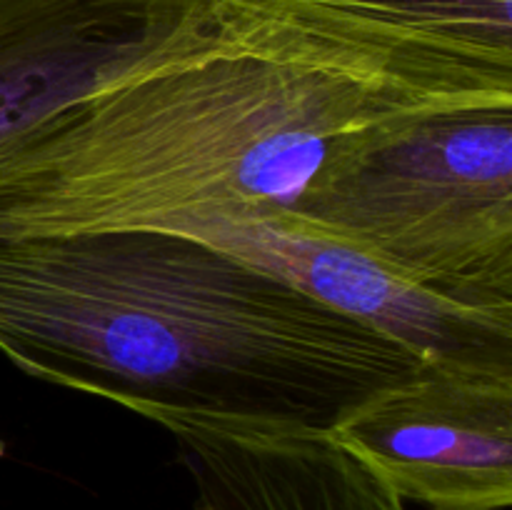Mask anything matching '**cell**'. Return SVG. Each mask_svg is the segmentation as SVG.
I'll return each instance as SVG.
<instances>
[{"label":"cell","mask_w":512,"mask_h":510,"mask_svg":"<svg viewBox=\"0 0 512 510\" xmlns=\"http://www.w3.org/2000/svg\"><path fill=\"white\" fill-rule=\"evenodd\" d=\"M450 108L468 105L403 88L243 0H220L173 48L0 143V235L290 208L365 135Z\"/></svg>","instance_id":"obj_1"},{"label":"cell","mask_w":512,"mask_h":510,"mask_svg":"<svg viewBox=\"0 0 512 510\" xmlns=\"http://www.w3.org/2000/svg\"><path fill=\"white\" fill-rule=\"evenodd\" d=\"M0 353L135 415L325 430L423 358L203 240L0 235Z\"/></svg>","instance_id":"obj_2"},{"label":"cell","mask_w":512,"mask_h":510,"mask_svg":"<svg viewBox=\"0 0 512 510\" xmlns=\"http://www.w3.org/2000/svg\"><path fill=\"white\" fill-rule=\"evenodd\" d=\"M285 210L435 298L512 318V103L393 120Z\"/></svg>","instance_id":"obj_3"},{"label":"cell","mask_w":512,"mask_h":510,"mask_svg":"<svg viewBox=\"0 0 512 510\" xmlns=\"http://www.w3.org/2000/svg\"><path fill=\"white\" fill-rule=\"evenodd\" d=\"M330 435L403 500L433 510L512 503V373L423 358Z\"/></svg>","instance_id":"obj_4"},{"label":"cell","mask_w":512,"mask_h":510,"mask_svg":"<svg viewBox=\"0 0 512 510\" xmlns=\"http://www.w3.org/2000/svg\"><path fill=\"white\" fill-rule=\"evenodd\" d=\"M188 235L293 285L428 360L512 373V318L415 288L368 255L315 233L285 208H220L155 228Z\"/></svg>","instance_id":"obj_5"},{"label":"cell","mask_w":512,"mask_h":510,"mask_svg":"<svg viewBox=\"0 0 512 510\" xmlns=\"http://www.w3.org/2000/svg\"><path fill=\"white\" fill-rule=\"evenodd\" d=\"M450 105L512 103V0H243Z\"/></svg>","instance_id":"obj_6"},{"label":"cell","mask_w":512,"mask_h":510,"mask_svg":"<svg viewBox=\"0 0 512 510\" xmlns=\"http://www.w3.org/2000/svg\"><path fill=\"white\" fill-rule=\"evenodd\" d=\"M220 0H0V143L208 23Z\"/></svg>","instance_id":"obj_7"},{"label":"cell","mask_w":512,"mask_h":510,"mask_svg":"<svg viewBox=\"0 0 512 510\" xmlns=\"http://www.w3.org/2000/svg\"><path fill=\"white\" fill-rule=\"evenodd\" d=\"M175 440L195 510H408L325 430L145 413Z\"/></svg>","instance_id":"obj_8"}]
</instances>
